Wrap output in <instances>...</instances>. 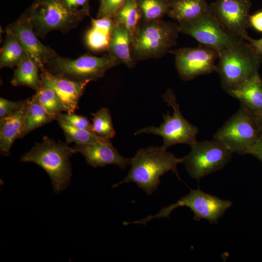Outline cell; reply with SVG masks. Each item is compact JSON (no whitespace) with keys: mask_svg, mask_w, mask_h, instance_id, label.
Returning <instances> with one entry per match:
<instances>
[{"mask_svg":"<svg viewBox=\"0 0 262 262\" xmlns=\"http://www.w3.org/2000/svg\"><path fill=\"white\" fill-rule=\"evenodd\" d=\"M162 147H148L137 151L131 158V168L126 177L114 185L130 181L135 182L147 195H150L161 183L160 178L165 173L172 171L180 180L177 166L183 157L177 158Z\"/></svg>","mask_w":262,"mask_h":262,"instance_id":"1","label":"cell"},{"mask_svg":"<svg viewBox=\"0 0 262 262\" xmlns=\"http://www.w3.org/2000/svg\"><path fill=\"white\" fill-rule=\"evenodd\" d=\"M75 153L67 143L56 142L44 136L21 158L24 163H34L42 167L50 177L53 192L59 194L70 183L72 167L70 159Z\"/></svg>","mask_w":262,"mask_h":262,"instance_id":"2","label":"cell"},{"mask_svg":"<svg viewBox=\"0 0 262 262\" xmlns=\"http://www.w3.org/2000/svg\"><path fill=\"white\" fill-rule=\"evenodd\" d=\"M179 25L160 20L139 21L132 38L131 56L135 61L159 58L177 44Z\"/></svg>","mask_w":262,"mask_h":262,"instance_id":"3","label":"cell"},{"mask_svg":"<svg viewBox=\"0 0 262 262\" xmlns=\"http://www.w3.org/2000/svg\"><path fill=\"white\" fill-rule=\"evenodd\" d=\"M260 59L244 39L221 52L216 71L224 89L228 92L247 80L258 71Z\"/></svg>","mask_w":262,"mask_h":262,"instance_id":"4","label":"cell"},{"mask_svg":"<svg viewBox=\"0 0 262 262\" xmlns=\"http://www.w3.org/2000/svg\"><path fill=\"white\" fill-rule=\"evenodd\" d=\"M25 13L41 38L53 31L68 32L84 18L69 9L64 0H34Z\"/></svg>","mask_w":262,"mask_h":262,"instance_id":"5","label":"cell"},{"mask_svg":"<svg viewBox=\"0 0 262 262\" xmlns=\"http://www.w3.org/2000/svg\"><path fill=\"white\" fill-rule=\"evenodd\" d=\"M262 135V127L255 114L243 106L215 133L213 139L233 153L248 154L249 148Z\"/></svg>","mask_w":262,"mask_h":262,"instance_id":"6","label":"cell"},{"mask_svg":"<svg viewBox=\"0 0 262 262\" xmlns=\"http://www.w3.org/2000/svg\"><path fill=\"white\" fill-rule=\"evenodd\" d=\"M121 63L109 54L99 57L87 53L75 59L57 54L48 62L45 69L72 80L90 82L103 77L109 69Z\"/></svg>","mask_w":262,"mask_h":262,"instance_id":"7","label":"cell"},{"mask_svg":"<svg viewBox=\"0 0 262 262\" xmlns=\"http://www.w3.org/2000/svg\"><path fill=\"white\" fill-rule=\"evenodd\" d=\"M232 205L229 200L222 199L216 196L206 193L199 189L191 190L190 193L180 197L176 202L163 208L157 214L133 222H127L126 224H141L145 225L152 219L169 218L172 212L179 207H187L194 213V220L199 221L201 219L216 224L224 214L226 211Z\"/></svg>","mask_w":262,"mask_h":262,"instance_id":"8","label":"cell"},{"mask_svg":"<svg viewBox=\"0 0 262 262\" xmlns=\"http://www.w3.org/2000/svg\"><path fill=\"white\" fill-rule=\"evenodd\" d=\"M162 98L172 107V115L168 112L166 115H164V121L159 127L151 126L141 128L137 130L134 135L146 133L161 136L164 139L162 147L166 149L179 144L190 146L197 141L198 128L183 116L172 89H168Z\"/></svg>","mask_w":262,"mask_h":262,"instance_id":"9","label":"cell"},{"mask_svg":"<svg viewBox=\"0 0 262 262\" xmlns=\"http://www.w3.org/2000/svg\"><path fill=\"white\" fill-rule=\"evenodd\" d=\"M189 153L183 157V164L193 179L199 180L224 168L233 152L220 142L196 141L190 146Z\"/></svg>","mask_w":262,"mask_h":262,"instance_id":"10","label":"cell"},{"mask_svg":"<svg viewBox=\"0 0 262 262\" xmlns=\"http://www.w3.org/2000/svg\"><path fill=\"white\" fill-rule=\"evenodd\" d=\"M180 33L189 35L201 45L212 48L219 55L225 50L244 39L236 37L219 22L209 9L191 20L179 22Z\"/></svg>","mask_w":262,"mask_h":262,"instance_id":"11","label":"cell"},{"mask_svg":"<svg viewBox=\"0 0 262 262\" xmlns=\"http://www.w3.org/2000/svg\"><path fill=\"white\" fill-rule=\"evenodd\" d=\"M175 56V66L180 77L184 81L211 73L216 69L219 54L214 49L200 45L169 51Z\"/></svg>","mask_w":262,"mask_h":262,"instance_id":"12","label":"cell"},{"mask_svg":"<svg viewBox=\"0 0 262 262\" xmlns=\"http://www.w3.org/2000/svg\"><path fill=\"white\" fill-rule=\"evenodd\" d=\"M6 31L16 38L40 71L44 69L48 62L57 54L52 49L39 40L25 12L15 22L7 26Z\"/></svg>","mask_w":262,"mask_h":262,"instance_id":"13","label":"cell"},{"mask_svg":"<svg viewBox=\"0 0 262 262\" xmlns=\"http://www.w3.org/2000/svg\"><path fill=\"white\" fill-rule=\"evenodd\" d=\"M249 0H216L210 9L230 34L244 39L249 24Z\"/></svg>","mask_w":262,"mask_h":262,"instance_id":"14","label":"cell"},{"mask_svg":"<svg viewBox=\"0 0 262 262\" xmlns=\"http://www.w3.org/2000/svg\"><path fill=\"white\" fill-rule=\"evenodd\" d=\"M42 85L51 88L62 100L67 113L79 109V102L88 82L72 80L61 75L53 74L45 68L40 71Z\"/></svg>","mask_w":262,"mask_h":262,"instance_id":"15","label":"cell"},{"mask_svg":"<svg viewBox=\"0 0 262 262\" xmlns=\"http://www.w3.org/2000/svg\"><path fill=\"white\" fill-rule=\"evenodd\" d=\"M73 148L75 153H81L87 163L94 167L115 164L124 169L131 164V159L121 156L112 143L75 144Z\"/></svg>","mask_w":262,"mask_h":262,"instance_id":"16","label":"cell"},{"mask_svg":"<svg viewBox=\"0 0 262 262\" xmlns=\"http://www.w3.org/2000/svg\"><path fill=\"white\" fill-rule=\"evenodd\" d=\"M31 98L10 115L0 119V151L8 156L16 139H21L26 117L29 110Z\"/></svg>","mask_w":262,"mask_h":262,"instance_id":"17","label":"cell"},{"mask_svg":"<svg viewBox=\"0 0 262 262\" xmlns=\"http://www.w3.org/2000/svg\"><path fill=\"white\" fill-rule=\"evenodd\" d=\"M228 93L254 114L262 110V80L258 71L238 87Z\"/></svg>","mask_w":262,"mask_h":262,"instance_id":"18","label":"cell"},{"mask_svg":"<svg viewBox=\"0 0 262 262\" xmlns=\"http://www.w3.org/2000/svg\"><path fill=\"white\" fill-rule=\"evenodd\" d=\"M132 38L126 28L115 23L111 35L108 54L114 56L129 68L134 66L135 61L131 53Z\"/></svg>","mask_w":262,"mask_h":262,"instance_id":"19","label":"cell"},{"mask_svg":"<svg viewBox=\"0 0 262 262\" xmlns=\"http://www.w3.org/2000/svg\"><path fill=\"white\" fill-rule=\"evenodd\" d=\"M91 27L86 33L85 41L93 50H107L115 22L113 17L91 18Z\"/></svg>","mask_w":262,"mask_h":262,"instance_id":"20","label":"cell"},{"mask_svg":"<svg viewBox=\"0 0 262 262\" xmlns=\"http://www.w3.org/2000/svg\"><path fill=\"white\" fill-rule=\"evenodd\" d=\"M168 16L178 21L185 22L199 16L209 9L206 0H171Z\"/></svg>","mask_w":262,"mask_h":262,"instance_id":"21","label":"cell"},{"mask_svg":"<svg viewBox=\"0 0 262 262\" xmlns=\"http://www.w3.org/2000/svg\"><path fill=\"white\" fill-rule=\"evenodd\" d=\"M40 69L29 56L22 61L15 69L11 83L13 86H26L38 91L42 86Z\"/></svg>","mask_w":262,"mask_h":262,"instance_id":"22","label":"cell"},{"mask_svg":"<svg viewBox=\"0 0 262 262\" xmlns=\"http://www.w3.org/2000/svg\"><path fill=\"white\" fill-rule=\"evenodd\" d=\"M28 56L26 51L16 38L6 31L3 44L0 49V68H13Z\"/></svg>","mask_w":262,"mask_h":262,"instance_id":"23","label":"cell"},{"mask_svg":"<svg viewBox=\"0 0 262 262\" xmlns=\"http://www.w3.org/2000/svg\"><path fill=\"white\" fill-rule=\"evenodd\" d=\"M56 116L49 114L33 96L31 98L21 138L32 131L56 120Z\"/></svg>","mask_w":262,"mask_h":262,"instance_id":"24","label":"cell"},{"mask_svg":"<svg viewBox=\"0 0 262 262\" xmlns=\"http://www.w3.org/2000/svg\"><path fill=\"white\" fill-rule=\"evenodd\" d=\"M113 18L115 23H120L126 28L132 38L141 19L137 0H126Z\"/></svg>","mask_w":262,"mask_h":262,"instance_id":"25","label":"cell"},{"mask_svg":"<svg viewBox=\"0 0 262 262\" xmlns=\"http://www.w3.org/2000/svg\"><path fill=\"white\" fill-rule=\"evenodd\" d=\"M56 120L64 132L67 143H75L76 144L112 143L109 139L102 138L94 132L75 127L58 118H56Z\"/></svg>","mask_w":262,"mask_h":262,"instance_id":"26","label":"cell"},{"mask_svg":"<svg viewBox=\"0 0 262 262\" xmlns=\"http://www.w3.org/2000/svg\"><path fill=\"white\" fill-rule=\"evenodd\" d=\"M137 4L143 21L161 19L171 7L168 0H137Z\"/></svg>","mask_w":262,"mask_h":262,"instance_id":"27","label":"cell"},{"mask_svg":"<svg viewBox=\"0 0 262 262\" xmlns=\"http://www.w3.org/2000/svg\"><path fill=\"white\" fill-rule=\"evenodd\" d=\"M50 114L56 116L65 112V107L59 97L51 88L42 86L33 95Z\"/></svg>","mask_w":262,"mask_h":262,"instance_id":"28","label":"cell"},{"mask_svg":"<svg viewBox=\"0 0 262 262\" xmlns=\"http://www.w3.org/2000/svg\"><path fill=\"white\" fill-rule=\"evenodd\" d=\"M93 131L98 136L106 139L114 138L115 135L111 115L108 108H102L92 114Z\"/></svg>","mask_w":262,"mask_h":262,"instance_id":"29","label":"cell"},{"mask_svg":"<svg viewBox=\"0 0 262 262\" xmlns=\"http://www.w3.org/2000/svg\"><path fill=\"white\" fill-rule=\"evenodd\" d=\"M56 118H58L63 122L75 127L85 129L94 132L92 124L90 123L88 119L85 116L75 114L74 113H66V114L61 113L57 115Z\"/></svg>","mask_w":262,"mask_h":262,"instance_id":"30","label":"cell"},{"mask_svg":"<svg viewBox=\"0 0 262 262\" xmlns=\"http://www.w3.org/2000/svg\"><path fill=\"white\" fill-rule=\"evenodd\" d=\"M126 0H103L100 3L97 18L113 17L118 9Z\"/></svg>","mask_w":262,"mask_h":262,"instance_id":"31","label":"cell"},{"mask_svg":"<svg viewBox=\"0 0 262 262\" xmlns=\"http://www.w3.org/2000/svg\"><path fill=\"white\" fill-rule=\"evenodd\" d=\"M26 99L12 101L3 98H0V119L4 118L20 108Z\"/></svg>","mask_w":262,"mask_h":262,"instance_id":"32","label":"cell"},{"mask_svg":"<svg viewBox=\"0 0 262 262\" xmlns=\"http://www.w3.org/2000/svg\"><path fill=\"white\" fill-rule=\"evenodd\" d=\"M89 0H64L69 9L84 17L89 15Z\"/></svg>","mask_w":262,"mask_h":262,"instance_id":"33","label":"cell"},{"mask_svg":"<svg viewBox=\"0 0 262 262\" xmlns=\"http://www.w3.org/2000/svg\"><path fill=\"white\" fill-rule=\"evenodd\" d=\"M244 39L248 41L256 53L261 58L262 57V38L254 39L246 34L244 36Z\"/></svg>","mask_w":262,"mask_h":262,"instance_id":"34","label":"cell"},{"mask_svg":"<svg viewBox=\"0 0 262 262\" xmlns=\"http://www.w3.org/2000/svg\"><path fill=\"white\" fill-rule=\"evenodd\" d=\"M248 154L255 156L262 162V135L249 148Z\"/></svg>","mask_w":262,"mask_h":262,"instance_id":"35","label":"cell"},{"mask_svg":"<svg viewBox=\"0 0 262 262\" xmlns=\"http://www.w3.org/2000/svg\"><path fill=\"white\" fill-rule=\"evenodd\" d=\"M249 24L256 30L262 32V11L250 16Z\"/></svg>","mask_w":262,"mask_h":262,"instance_id":"36","label":"cell"},{"mask_svg":"<svg viewBox=\"0 0 262 262\" xmlns=\"http://www.w3.org/2000/svg\"><path fill=\"white\" fill-rule=\"evenodd\" d=\"M262 127V110L260 112L255 114Z\"/></svg>","mask_w":262,"mask_h":262,"instance_id":"37","label":"cell"},{"mask_svg":"<svg viewBox=\"0 0 262 262\" xmlns=\"http://www.w3.org/2000/svg\"><path fill=\"white\" fill-rule=\"evenodd\" d=\"M99 0L100 1V3H101L103 1V0Z\"/></svg>","mask_w":262,"mask_h":262,"instance_id":"38","label":"cell"}]
</instances>
